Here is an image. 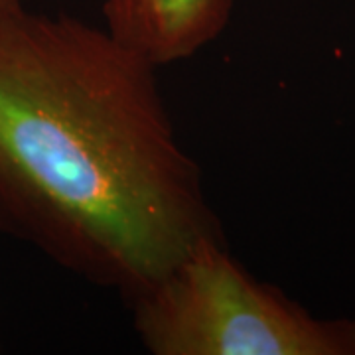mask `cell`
<instances>
[{
	"instance_id": "obj_1",
	"label": "cell",
	"mask_w": 355,
	"mask_h": 355,
	"mask_svg": "<svg viewBox=\"0 0 355 355\" xmlns=\"http://www.w3.org/2000/svg\"><path fill=\"white\" fill-rule=\"evenodd\" d=\"M156 69L71 16L0 22V227L127 302L223 237Z\"/></svg>"
},
{
	"instance_id": "obj_2",
	"label": "cell",
	"mask_w": 355,
	"mask_h": 355,
	"mask_svg": "<svg viewBox=\"0 0 355 355\" xmlns=\"http://www.w3.org/2000/svg\"><path fill=\"white\" fill-rule=\"evenodd\" d=\"M153 355H355L354 320H320L257 280L223 237L200 241L130 302Z\"/></svg>"
},
{
	"instance_id": "obj_3",
	"label": "cell",
	"mask_w": 355,
	"mask_h": 355,
	"mask_svg": "<svg viewBox=\"0 0 355 355\" xmlns=\"http://www.w3.org/2000/svg\"><path fill=\"white\" fill-rule=\"evenodd\" d=\"M235 0H103L107 32L156 67L188 60L227 28Z\"/></svg>"
},
{
	"instance_id": "obj_4",
	"label": "cell",
	"mask_w": 355,
	"mask_h": 355,
	"mask_svg": "<svg viewBox=\"0 0 355 355\" xmlns=\"http://www.w3.org/2000/svg\"><path fill=\"white\" fill-rule=\"evenodd\" d=\"M24 10V2L22 0H0V22L10 18L16 12Z\"/></svg>"
}]
</instances>
